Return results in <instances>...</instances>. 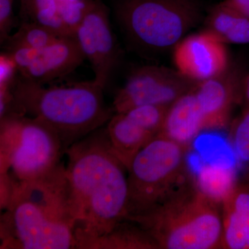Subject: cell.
Listing matches in <instances>:
<instances>
[{
    "label": "cell",
    "instance_id": "9c48e42d",
    "mask_svg": "<svg viewBox=\"0 0 249 249\" xmlns=\"http://www.w3.org/2000/svg\"><path fill=\"white\" fill-rule=\"evenodd\" d=\"M73 37L91 65L93 80L106 89L117 65L119 51L109 11L101 0H93Z\"/></svg>",
    "mask_w": 249,
    "mask_h": 249
},
{
    "label": "cell",
    "instance_id": "3957f363",
    "mask_svg": "<svg viewBox=\"0 0 249 249\" xmlns=\"http://www.w3.org/2000/svg\"><path fill=\"white\" fill-rule=\"evenodd\" d=\"M127 220L146 231L160 249H221V207L198 191L193 175L162 204Z\"/></svg>",
    "mask_w": 249,
    "mask_h": 249
},
{
    "label": "cell",
    "instance_id": "7402d4cb",
    "mask_svg": "<svg viewBox=\"0 0 249 249\" xmlns=\"http://www.w3.org/2000/svg\"><path fill=\"white\" fill-rule=\"evenodd\" d=\"M228 142L234 157L242 164L249 165V108L232 123Z\"/></svg>",
    "mask_w": 249,
    "mask_h": 249
},
{
    "label": "cell",
    "instance_id": "d6986e66",
    "mask_svg": "<svg viewBox=\"0 0 249 249\" xmlns=\"http://www.w3.org/2000/svg\"><path fill=\"white\" fill-rule=\"evenodd\" d=\"M77 249H160V247L139 224L124 219L106 233L83 241Z\"/></svg>",
    "mask_w": 249,
    "mask_h": 249
},
{
    "label": "cell",
    "instance_id": "8992f818",
    "mask_svg": "<svg viewBox=\"0 0 249 249\" xmlns=\"http://www.w3.org/2000/svg\"><path fill=\"white\" fill-rule=\"evenodd\" d=\"M65 155L58 134L43 121L26 115L0 119V173L33 179L55 168Z\"/></svg>",
    "mask_w": 249,
    "mask_h": 249
},
{
    "label": "cell",
    "instance_id": "ffe728a7",
    "mask_svg": "<svg viewBox=\"0 0 249 249\" xmlns=\"http://www.w3.org/2000/svg\"><path fill=\"white\" fill-rule=\"evenodd\" d=\"M206 30L225 44L249 43V19L227 1L216 5L206 19Z\"/></svg>",
    "mask_w": 249,
    "mask_h": 249
},
{
    "label": "cell",
    "instance_id": "e0dca14e",
    "mask_svg": "<svg viewBox=\"0 0 249 249\" xmlns=\"http://www.w3.org/2000/svg\"><path fill=\"white\" fill-rule=\"evenodd\" d=\"M221 249H249V185L238 183L221 206Z\"/></svg>",
    "mask_w": 249,
    "mask_h": 249
},
{
    "label": "cell",
    "instance_id": "484cf974",
    "mask_svg": "<svg viewBox=\"0 0 249 249\" xmlns=\"http://www.w3.org/2000/svg\"><path fill=\"white\" fill-rule=\"evenodd\" d=\"M241 102L245 103V108H249V75L245 76L242 82Z\"/></svg>",
    "mask_w": 249,
    "mask_h": 249
},
{
    "label": "cell",
    "instance_id": "44dd1931",
    "mask_svg": "<svg viewBox=\"0 0 249 249\" xmlns=\"http://www.w3.org/2000/svg\"><path fill=\"white\" fill-rule=\"evenodd\" d=\"M62 36L39 23L27 20L3 45L6 52L16 49H37L45 47Z\"/></svg>",
    "mask_w": 249,
    "mask_h": 249
},
{
    "label": "cell",
    "instance_id": "277c9868",
    "mask_svg": "<svg viewBox=\"0 0 249 249\" xmlns=\"http://www.w3.org/2000/svg\"><path fill=\"white\" fill-rule=\"evenodd\" d=\"M188 149L157 136L127 168L128 199L124 219L145 213L168 199L192 179Z\"/></svg>",
    "mask_w": 249,
    "mask_h": 249
},
{
    "label": "cell",
    "instance_id": "6da1fadb",
    "mask_svg": "<svg viewBox=\"0 0 249 249\" xmlns=\"http://www.w3.org/2000/svg\"><path fill=\"white\" fill-rule=\"evenodd\" d=\"M76 213L75 249L124 220L128 199L127 168L111 148L106 126L65 152Z\"/></svg>",
    "mask_w": 249,
    "mask_h": 249
},
{
    "label": "cell",
    "instance_id": "2e32d148",
    "mask_svg": "<svg viewBox=\"0 0 249 249\" xmlns=\"http://www.w3.org/2000/svg\"><path fill=\"white\" fill-rule=\"evenodd\" d=\"M93 0H31L24 18L61 36H73Z\"/></svg>",
    "mask_w": 249,
    "mask_h": 249
},
{
    "label": "cell",
    "instance_id": "ac0fdd59",
    "mask_svg": "<svg viewBox=\"0 0 249 249\" xmlns=\"http://www.w3.org/2000/svg\"><path fill=\"white\" fill-rule=\"evenodd\" d=\"M192 175L198 191L220 207L239 183L237 167L226 159L205 160Z\"/></svg>",
    "mask_w": 249,
    "mask_h": 249
},
{
    "label": "cell",
    "instance_id": "30bf717a",
    "mask_svg": "<svg viewBox=\"0 0 249 249\" xmlns=\"http://www.w3.org/2000/svg\"><path fill=\"white\" fill-rule=\"evenodd\" d=\"M170 106H139L114 113L106 124L111 148L129 168L134 156L160 133Z\"/></svg>",
    "mask_w": 249,
    "mask_h": 249
},
{
    "label": "cell",
    "instance_id": "603a6c76",
    "mask_svg": "<svg viewBox=\"0 0 249 249\" xmlns=\"http://www.w3.org/2000/svg\"><path fill=\"white\" fill-rule=\"evenodd\" d=\"M19 72L17 63L8 52L0 55V91L13 90Z\"/></svg>",
    "mask_w": 249,
    "mask_h": 249
},
{
    "label": "cell",
    "instance_id": "5b68a950",
    "mask_svg": "<svg viewBox=\"0 0 249 249\" xmlns=\"http://www.w3.org/2000/svg\"><path fill=\"white\" fill-rule=\"evenodd\" d=\"M200 14L197 0H122L116 9L129 40L155 53L174 49Z\"/></svg>",
    "mask_w": 249,
    "mask_h": 249
},
{
    "label": "cell",
    "instance_id": "52a82bcc",
    "mask_svg": "<svg viewBox=\"0 0 249 249\" xmlns=\"http://www.w3.org/2000/svg\"><path fill=\"white\" fill-rule=\"evenodd\" d=\"M1 249H75L73 229L35 205L12 199L1 215Z\"/></svg>",
    "mask_w": 249,
    "mask_h": 249
},
{
    "label": "cell",
    "instance_id": "ba28073f",
    "mask_svg": "<svg viewBox=\"0 0 249 249\" xmlns=\"http://www.w3.org/2000/svg\"><path fill=\"white\" fill-rule=\"evenodd\" d=\"M196 84L178 70L155 65L139 67L116 93L112 109L119 113L148 105L170 106Z\"/></svg>",
    "mask_w": 249,
    "mask_h": 249
},
{
    "label": "cell",
    "instance_id": "9a60e30c",
    "mask_svg": "<svg viewBox=\"0 0 249 249\" xmlns=\"http://www.w3.org/2000/svg\"><path fill=\"white\" fill-rule=\"evenodd\" d=\"M193 89L168 107L157 135L170 139L188 150L205 132L204 117Z\"/></svg>",
    "mask_w": 249,
    "mask_h": 249
},
{
    "label": "cell",
    "instance_id": "8fae6325",
    "mask_svg": "<svg viewBox=\"0 0 249 249\" xmlns=\"http://www.w3.org/2000/svg\"><path fill=\"white\" fill-rule=\"evenodd\" d=\"M6 52L14 58L21 76L44 85L70 74L85 60L73 36H62L40 49Z\"/></svg>",
    "mask_w": 249,
    "mask_h": 249
},
{
    "label": "cell",
    "instance_id": "7a4b0ae2",
    "mask_svg": "<svg viewBox=\"0 0 249 249\" xmlns=\"http://www.w3.org/2000/svg\"><path fill=\"white\" fill-rule=\"evenodd\" d=\"M105 88L94 80L62 85H45L18 76L13 88L22 115L43 121L58 134L66 150L114 115L105 102Z\"/></svg>",
    "mask_w": 249,
    "mask_h": 249
},
{
    "label": "cell",
    "instance_id": "83f0119b",
    "mask_svg": "<svg viewBox=\"0 0 249 249\" xmlns=\"http://www.w3.org/2000/svg\"><path fill=\"white\" fill-rule=\"evenodd\" d=\"M246 183H248V184L249 185V170L248 173H247V180H246Z\"/></svg>",
    "mask_w": 249,
    "mask_h": 249
},
{
    "label": "cell",
    "instance_id": "7c38bea8",
    "mask_svg": "<svg viewBox=\"0 0 249 249\" xmlns=\"http://www.w3.org/2000/svg\"><path fill=\"white\" fill-rule=\"evenodd\" d=\"M12 199L29 201L49 217L74 228L76 213L73 196L66 165L62 162L38 178L23 181L14 178Z\"/></svg>",
    "mask_w": 249,
    "mask_h": 249
},
{
    "label": "cell",
    "instance_id": "4316f807",
    "mask_svg": "<svg viewBox=\"0 0 249 249\" xmlns=\"http://www.w3.org/2000/svg\"><path fill=\"white\" fill-rule=\"evenodd\" d=\"M19 1H20L21 14L24 17L25 16L26 12H27L29 4H30L31 0H19Z\"/></svg>",
    "mask_w": 249,
    "mask_h": 249
},
{
    "label": "cell",
    "instance_id": "4fadbf2b",
    "mask_svg": "<svg viewBox=\"0 0 249 249\" xmlns=\"http://www.w3.org/2000/svg\"><path fill=\"white\" fill-rule=\"evenodd\" d=\"M173 61L181 74L197 83L230 66L226 44L207 30L183 37L174 47Z\"/></svg>",
    "mask_w": 249,
    "mask_h": 249
},
{
    "label": "cell",
    "instance_id": "d4e9b609",
    "mask_svg": "<svg viewBox=\"0 0 249 249\" xmlns=\"http://www.w3.org/2000/svg\"><path fill=\"white\" fill-rule=\"evenodd\" d=\"M226 1L249 19V0H226Z\"/></svg>",
    "mask_w": 249,
    "mask_h": 249
},
{
    "label": "cell",
    "instance_id": "5bb4252c",
    "mask_svg": "<svg viewBox=\"0 0 249 249\" xmlns=\"http://www.w3.org/2000/svg\"><path fill=\"white\" fill-rule=\"evenodd\" d=\"M243 72L229 67L219 76L198 83L193 91L204 117L205 132L225 129L234 106L241 102Z\"/></svg>",
    "mask_w": 249,
    "mask_h": 249
},
{
    "label": "cell",
    "instance_id": "cb8c5ba5",
    "mask_svg": "<svg viewBox=\"0 0 249 249\" xmlns=\"http://www.w3.org/2000/svg\"><path fill=\"white\" fill-rule=\"evenodd\" d=\"M14 0H0V42L4 44L14 27Z\"/></svg>",
    "mask_w": 249,
    "mask_h": 249
}]
</instances>
